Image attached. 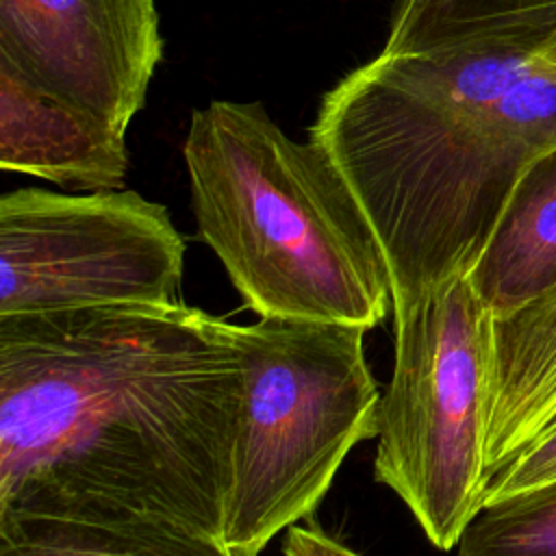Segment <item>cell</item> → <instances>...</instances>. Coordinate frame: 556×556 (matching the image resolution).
I'll use <instances>...</instances> for the list:
<instances>
[{"mask_svg": "<svg viewBox=\"0 0 556 556\" xmlns=\"http://www.w3.org/2000/svg\"><path fill=\"white\" fill-rule=\"evenodd\" d=\"M243 389L237 324L195 306L0 317V517L222 541Z\"/></svg>", "mask_w": 556, "mask_h": 556, "instance_id": "1", "label": "cell"}, {"mask_svg": "<svg viewBox=\"0 0 556 556\" xmlns=\"http://www.w3.org/2000/svg\"><path fill=\"white\" fill-rule=\"evenodd\" d=\"M308 139L382 245L393 317L467 276L528 165L556 143V78L528 52H382L319 102Z\"/></svg>", "mask_w": 556, "mask_h": 556, "instance_id": "2", "label": "cell"}, {"mask_svg": "<svg viewBox=\"0 0 556 556\" xmlns=\"http://www.w3.org/2000/svg\"><path fill=\"white\" fill-rule=\"evenodd\" d=\"M182 161L200 239L258 317L378 326L391 274L361 202L313 139L261 102L193 109Z\"/></svg>", "mask_w": 556, "mask_h": 556, "instance_id": "3", "label": "cell"}, {"mask_svg": "<svg viewBox=\"0 0 556 556\" xmlns=\"http://www.w3.org/2000/svg\"><path fill=\"white\" fill-rule=\"evenodd\" d=\"M237 330L245 389L222 543L258 556L317 508L348 454L378 437L382 393L361 324L258 317Z\"/></svg>", "mask_w": 556, "mask_h": 556, "instance_id": "4", "label": "cell"}, {"mask_svg": "<svg viewBox=\"0 0 556 556\" xmlns=\"http://www.w3.org/2000/svg\"><path fill=\"white\" fill-rule=\"evenodd\" d=\"M491 311L467 276L393 317V371L380 397L376 482L441 552L456 547L486 489Z\"/></svg>", "mask_w": 556, "mask_h": 556, "instance_id": "5", "label": "cell"}, {"mask_svg": "<svg viewBox=\"0 0 556 556\" xmlns=\"http://www.w3.org/2000/svg\"><path fill=\"white\" fill-rule=\"evenodd\" d=\"M185 241L169 211L132 189L0 198V317L174 304Z\"/></svg>", "mask_w": 556, "mask_h": 556, "instance_id": "6", "label": "cell"}, {"mask_svg": "<svg viewBox=\"0 0 556 556\" xmlns=\"http://www.w3.org/2000/svg\"><path fill=\"white\" fill-rule=\"evenodd\" d=\"M0 56L128 130L163 61L156 0H0Z\"/></svg>", "mask_w": 556, "mask_h": 556, "instance_id": "7", "label": "cell"}, {"mask_svg": "<svg viewBox=\"0 0 556 556\" xmlns=\"http://www.w3.org/2000/svg\"><path fill=\"white\" fill-rule=\"evenodd\" d=\"M126 130L48 93L0 56V167L70 191L124 189Z\"/></svg>", "mask_w": 556, "mask_h": 556, "instance_id": "8", "label": "cell"}, {"mask_svg": "<svg viewBox=\"0 0 556 556\" xmlns=\"http://www.w3.org/2000/svg\"><path fill=\"white\" fill-rule=\"evenodd\" d=\"M556 428V282L506 315H491L486 482Z\"/></svg>", "mask_w": 556, "mask_h": 556, "instance_id": "9", "label": "cell"}, {"mask_svg": "<svg viewBox=\"0 0 556 556\" xmlns=\"http://www.w3.org/2000/svg\"><path fill=\"white\" fill-rule=\"evenodd\" d=\"M467 278L491 315H506L556 282V143L519 178Z\"/></svg>", "mask_w": 556, "mask_h": 556, "instance_id": "10", "label": "cell"}, {"mask_svg": "<svg viewBox=\"0 0 556 556\" xmlns=\"http://www.w3.org/2000/svg\"><path fill=\"white\" fill-rule=\"evenodd\" d=\"M382 52L486 46L526 52L556 30V0H397Z\"/></svg>", "mask_w": 556, "mask_h": 556, "instance_id": "11", "label": "cell"}, {"mask_svg": "<svg viewBox=\"0 0 556 556\" xmlns=\"http://www.w3.org/2000/svg\"><path fill=\"white\" fill-rule=\"evenodd\" d=\"M0 556H239L219 539L154 521L0 517Z\"/></svg>", "mask_w": 556, "mask_h": 556, "instance_id": "12", "label": "cell"}, {"mask_svg": "<svg viewBox=\"0 0 556 556\" xmlns=\"http://www.w3.org/2000/svg\"><path fill=\"white\" fill-rule=\"evenodd\" d=\"M456 556H556V482L484 504Z\"/></svg>", "mask_w": 556, "mask_h": 556, "instance_id": "13", "label": "cell"}, {"mask_svg": "<svg viewBox=\"0 0 556 556\" xmlns=\"http://www.w3.org/2000/svg\"><path fill=\"white\" fill-rule=\"evenodd\" d=\"M552 482H556V428L536 439L506 467L491 476L482 495V506Z\"/></svg>", "mask_w": 556, "mask_h": 556, "instance_id": "14", "label": "cell"}, {"mask_svg": "<svg viewBox=\"0 0 556 556\" xmlns=\"http://www.w3.org/2000/svg\"><path fill=\"white\" fill-rule=\"evenodd\" d=\"M285 556H361L348 545L326 534L319 526H291L285 530Z\"/></svg>", "mask_w": 556, "mask_h": 556, "instance_id": "15", "label": "cell"}, {"mask_svg": "<svg viewBox=\"0 0 556 556\" xmlns=\"http://www.w3.org/2000/svg\"><path fill=\"white\" fill-rule=\"evenodd\" d=\"M530 61L545 74H549L552 78H556V30L552 35H547L545 39H541L539 43H534L530 50H526Z\"/></svg>", "mask_w": 556, "mask_h": 556, "instance_id": "16", "label": "cell"}]
</instances>
